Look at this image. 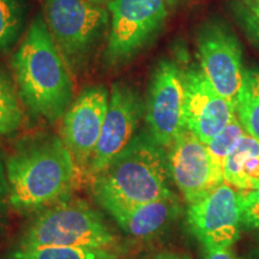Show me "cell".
Instances as JSON below:
<instances>
[{
    "label": "cell",
    "instance_id": "6da1fadb",
    "mask_svg": "<svg viewBox=\"0 0 259 259\" xmlns=\"http://www.w3.org/2000/svg\"><path fill=\"white\" fill-rule=\"evenodd\" d=\"M18 95L35 116L57 121L72 103L71 71L41 15L29 25L12 58Z\"/></svg>",
    "mask_w": 259,
    "mask_h": 259
},
{
    "label": "cell",
    "instance_id": "7a4b0ae2",
    "mask_svg": "<svg viewBox=\"0 0 259 259\" xmlns=\"http://www.w3.org/2000/svg\"><path fill=\"white\" fill-rule=\"evenodd\" d=\"M9 199L18 210L54 205L69 196L76 163L63 139L56 136L24 142L6 162Z\"/></svg>",
    "mask_w": 259,
    "mask_h": 259
},
{
    "label": "cell",
    "instance_id": "3957f363",
    "mask_svg": "<svg viewBox=\"0 0 259 259\" xmlns=\"http://www.w3.org/2000/svg\"><path fill=\"white\" fill-rule=\"evenodd\" d=\"M166 149L150 135H136L130 144L94 176L93 193L103 208L148 203L174 196Z\"/></svg>",
    "mask_w": 259,
    "mask_h": 259
},
{
    "label": "cell",
    "instance_id": "277c9868",
    "mask_svg": "<svg viewBox=\"0 0 259 259\" xmlns=\"http://www.w3.org/2000/svg\"><path fill=\"white\" fill-rule=\"evenodd\" d=\"M116 242L115 234L96 210L82 200H61L34 220L22 236L18 250L114 248Z\"/></svg>",
    "mask_w": 259,
    "mask_h": 259
},
{
    "label": "cell",
    "instance_id": "5b68a950",
    "mask_svg": "<svg viewBox=\"0 0 259 259\" xmlns=\"http://www.w3.org/2000/svg\"><path fill=\"white\" fill-rule=\"evenodd\" d=\"M45 21L71 72L82 70L108 37V9L90 0H45Z\"/></svg>",
    "mask_w": 259,
    "mask_h": 259
},
{
    "label": "cell",
    "instance_id": "8992f818",
    "mask_svg": "<svg viewBox=\"0 0 259 259\" xmlns=\"http://www.w3.org/2000/svg\"><path fill=\"white\" fill-rule=\"evenodd\" d=\"M174 0H112L111 27L103 58L108 66L127 63L153 41L166 23Z\"/></svg>",
    "mask_w": 259,
    "mask_h": 259
},
{
    "label": "cell",
    "instance_id": "52a82bcc",
    "mask_svg": "<svg viewBox=\"0 0 259 259\" xmlns=\"http://www.w3.org/2000/svg\"><path fill=\"white\" fill-rule=\"evenodd\" d=\"M196 45L206 78L220 95L235 106L246 71L235 32L222 19H206L197 31Z\"/></svg>",
    "mask_w": 259,
    "mask_h": 259
},
{
    "label": "cell",
    "instance_id": "ba28073f",
    "mask_svg": "<svg viewBox=\"0 0 259 259\" xmlns=\"http://www.w3.org/2000/svg\"><path fill=\"white\" fill-rule=\"evenodd\" d=\"M187 223L204 248L232 247L242 229L238 190L222 183L203 198L189 204Z\"/></svg>",
    "mask_w": 259,
    "mask_h": 259
},
{
    "label": "cell",
    "instance_id": "9c48e42d",
    "mask_svg": "<svg viewBox=\"0 0 259 259\" xmlns=\"http://www.w3.org/2000/svg\"><path fill=\"white\" fill-rule=\"evenodd\" d=\"M145 121L149 135L164 149L185 130L183 71L171 60L162 59L151 74Z\"/></svg>",
    "mask_w": 259,
    "mask_h": 259
},
{
    "label": "cell",
    "instance_id": "30bf717a",
    "mask_svg": "<svg viewBox=\"0 0 259 259\" xmlns=\"http://www.w3.org/2000/svg\"><path fill=\"white\" fill-rule=\"evenodd\" d=\"M145 105L134 87L122 82L113 84L101 136L89 164L93 176L100 173L135 138Z\"/></svg>",
    "mask_w": 259,
    "mask_h": 259
},
{
    "label": "cell",
    "instance_id": "8fae6325",
    "mask_svg": "<svg viewBox=\"0 0 259 259\" xmlns=\"http://www.w3.org/2000/svg\"><path fill=\"white\" fill-rule=\"evenodd\" d=\"M166 154L170 179L187 204L197 202L225 183L213 167L206 144L189 130L178 135Z\"/></svg>",
    "mask_w": 259,
    "mask_h": 259
},
{
    "label": "cell",
    "instance_id": "7c38bea8",
    "mask_svg": "<svg viewBox=\"0 0 259 259\" xmlns=\"http://www.w3.org/2000/svg\"><path fill=\"white\" fill-rule=\"evenodd\" d=\"M185 128L208 144L231 122L235 106L220 95L202 69L183 71Z\"/></svg>",
    "mask_w": 259,
    "mask_h": 259
},
{
    "label": "cell",
    "instance_id": "4fadbf2b",
    "mask_svg": "<svg viewBox=\"0 0 259 259\" xmlns=\"http://www.w3.org/2000/svg\"><path fill=\"white\" fill-rule=\"evenodd\" d=\"M109 93L103 85L84 88L64 114L63 142L79 167L92 162L108 109Z\"/></svg>",
    "mask_w": 259,
    "mask_h": 259
},
{
    "label": "cell",
    "instance_id": "5bb4252c",
    "mask_svg": "<svg viewBox=\"0 0 259 259\" xmlns=\"http://www.w3.org/2000/svg\"><path fill=\"white\" fill-rule=\"evenodd\" d=\"M122 231L134 238L147 240L162 234L180 213L177 196L130 205H108L105 208Z\"/></svg>",
    "mask_w": 259,
    "mask_h": 259
},
{
    "label": "cell",
    "instance_id": "9a60e30c",
    "mask_svg": "<svg viewBox=\"0 0 259 259\" xmlns=\"http://www.w3.org/2000/svg\"><path fill=\"white\" fill-rule=\"evenodd\" d=\"M223 180L235 190L259 187V141L246 134L223 166Z\"/></svg>",
    "mask_w": 259,
    "mask_h": 259
},
{
    "label": "cell",
    "instance_id": "2e32d148",
    "mask_svg": "<svg viewBox=\"0 0 259 259\" xmlns=\"http://www.w3.org/2000/svg\"><path fill=\"white\" fill-rule=\"evenodd\" d=\"M235 112L244 131L259 141V70H246Z\"/></svg>",
    "mask_w": 259,
    "mask_h": 259
},
{
    "label": "cell",
    "instance_id": "e0dca14e",
    "mask_svg": "<svg viewBox=\"0 0 259 259\" xmlns=\"http://www.w3.org/2000/svg\"><path fill=\"white\" fill-rule=\"evenodd\" d=\"M23 121L18 90L10 74L0 69V137L14 134Z\"/></svg>",
    "mask_w": 259,
    "mask_h": 259
},
{
    "label": "cell",
    "instance_id": "ac0fdd59",
    "mask_svg": "<svg viewBox=\"0 0 259 259\" xmlns=\"http://www.w3.org/2000/svg\"><path fill=\"white\" fill-rule=\"evenodd\" d=\"M114 248L90 247H41L17 250L12 259H118Z\"/></svg>",
    "mask_w": 259,
    "mask_h": 259
},
{
    "label": "cell",
    "instance_id": "d6986e66",
    "mask_svg": "<svg viewBox=\"0 0 259 259\" xmlns=\"http://www.w3.org/2000/svg\"><path fill=\"white\" fill-rule=\"evenodd\" d=\"M24 0H0V51L11 48L23 32Z\"/></svg>",
    "mask_w": 259,
    "mask_h": 259
},
{
    "label": "cell",
    "instance_id": "ffe728a7",
    "mask_svg": "<svg viewBox=\"0 0 259 259\" xmlns=\"http://www.w3.org/2000/svg\"><path fill=\"white\" fill-rule=\"evenodd\" d=\"M245 135L246 132L244 131L238 116L235 114L231 122L206 144L213 167L222 177L223 166H225L227 157L234 151V149L238 147Z\"/></svg>",
    "mask_w": 259,
    "mask_h": 259
},
{
    "label": "cell",
    "instance_id": "44dd1931",
    "mask_svg": "<svg viewBox=\"0 0 259 259\" xmlns=\"http://www.w3.org/2000/svg\"><path fill=\"white\" fill-rule=\"evenodd\" d=\"M231 12L246 36L259 47V0H233Z\"/></svg>",
    "mask_w": 259,
    "mask_h": 259
},
{
    "label": "cell",
    "instance_id": "7402d4cb",
    "mask_svg": "<svg viewBox=\"0 0 259 259\" xmlns=\"http://www.w3.org/2000/svg\"><path fill=\"white\" fill-rule=\"evenodd\" d=\"M241 209V223L244 229L259 228V187L251 191H239Z\"/></svg>",
    "mask_w": 259,
    "mask_h": 259
},
{
    "label": "cell",
    "instance_id": "603a6c76",
    "mask_svg": "<svg viewBox=\"0 0 259 259\" xmlns=\"http://www.w3.org/2000/svg\"><path fill=\"white\" fill-rule=\"evenodd\" d=\"M204 259H239L232 247L204 248Z\"/></svg>",
    "mask_w": 259,
    "mask_h": 259
},
{
    "label": "cell",
    "instance_id": "cb8c5ba5",
    "mask_svg": "<svg viewBox=\"0 0 259 259\" xmlns=\"http://www.w3.org/2000/svg\"><path fill=\"white\" fill-rule=\"evenodd\" d=\"M8 193H9L8 176H6L4 163H3L2 157H0V213H2L3 206H4V202H5V197Z\"/></svg>",
    "mask_w": 259,
    "mask_h": 259
},
{
    "label": "cell",
    "instance_id": "d4e9b609",
    "mask_svg": "<svg viewBox=\"0 0 259 259\" xmlns=\"http://www.w3.org/2000/svg\"><path fill=\"white\" fill-rule=\"evenodd\" d=\"M153 259H192L187 253L177 251H162L155 255Z\"/></svg>",
    "mask_w": 259,
    "mask_h": 259
},
{
    "label": "cell",
    "instance_id": "484cf974",
    "mask_svg": "<svg viewBox=\"0 0 259 259\" xmlns=\"http://www.w3.org/2000/svg\"><path fill=\"white\" fill-rule=\"evenodd\" d=\"M239 259H259V250H252Z\"/></svg>",
    "mask_w": 259,
    "mask_h": 259
},
{
    "label": "cell",
    "instance_id": "4316f807",
    "mask_svg": "<svg viewBox=\"0 0 259 259\" xmlns=\"http://www.w3.org/2000/svg\"><path fill=\"white\" fill-rule=\"evenodd\" d=\"M90 2L96 3V4H103V3H107V4H108V3L112 2V0H90Z\"/></svg>",
    "mask_w": 259,
    "mask_h": 259
},
{
    "label": "cell",
    "instance_id": "83f0119b",
    "mask_svg": "<svg viewBox=\"0 0 259 259\" xmlns=\"http://www.w3.org/2000/svg\"><path fill=\"white\" fill-rule=\"evenodd\" d=\"M258 236H259V228H258Z\"/></svg>",
    "mask_w": 259,
    "mask_h": 259
}]
</instances>
